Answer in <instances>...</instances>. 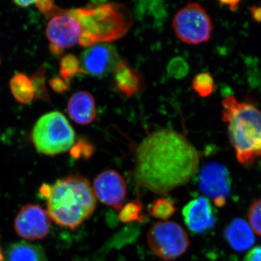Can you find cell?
Segmentation results:
<instances>
[{
    "label": "cell",
    "instance_id": "obj_1",
    "mask_svg": "<svg viewBox=\"0 0 261 261\" xmlns=\"http://www.w3.org/2000/svg\"><path fill=\"white\" fill-rule=\"evenodd\" d=\"M200 152L185 136L163 128L149 134L136 150L137 185L165 195L186 185L198 171Z\"/></svg>",
    "mask_w": 261,
    "mask_h": 261
},
{
    "label": "cell",
    "instance_id": "obj_2",
    "mask_svg": "<svg viewBox=\"0 0 261 261\" xmlns=\"http://www.w3.org/2000/svg\"><path fill=\"white\" fill-rule=\"evenodd\" d=\"M133 16L125 5L99 3L75 9L61 10L58 34L64 49L89 48L119 40L128 34Z\"/></svg>",
    "mask_w": 261,
    "mask_h": 261
},
{
    "label": "cell",
    "instance_id": "obj_3",
    "mask_svg": "<svg viewBox=\"0 0 261 261\" xmlns=\"http://www.w3.org/2000/svg\"><path fill=\"white\" fill-rule=\"evenodd\" d=\"M47 198V212L56 224L74 230L93 214L97 199L89 180L79 174L60 178L40 189Z\"/></svg>",
    "mask_w": 261,
    "mask_h": 261
},
{
    "label": "cell",
    "instance_id": "obj_4",
    "mask_svg": "<svg viewBox=\"0 0 261 261\" xmlns=\"http://www.w3.org/2000/svg\"><path fill=\"white\" fill-rule=\"evenodd\" d=\"M222 107V121L227 124L237 159L243 165L253 163L261 158V111L231 94L224 98Z\"/></svg>",
    "mask_w": 261,
    "mask_h": 261
},
{
    "label": "cell",
    "instance_id": "obj_5",
    "mask_svg": "<svg viewBox=\"0 0 261 261\" xmlns=\"http://www.w3.org/2000/svg\"><path fill=\"white\" fill-rule=\"evenodd\" d=\"M32 138L39 153L56 155L74 146L75 133L64 115L53 111L38 120L33 128Z\"/></svg>",
    "mask_w": 261,
    "mask_h": 261
},
{
    "label": "cell",
    "instance_id": "obj_6",
    "mask_svg": "<svg viewBox=\"0 0 261 261\" xmlns=\"http://www.w3.org/2000/svg\"><path fill=\"white\" fill-rule=\"evenodd\" d=\"M172 27L178 39L192 45L207 42L213 32L211 17L196 3H187L178 10L173 17Z\"/></svg>",
    "mask_w": 261,
    "mask_h": 261
},
{
    "label": "cell",
    "instance_id": "obj_7",
    "mask_svg": "<svg viewBox=\"0 0 261 261\" xmlns=\"http://www.w3.org/2000/svg\"><path fill=\"white\" fill-rule=\"evenodd\" d=\"M147 241L152 252L164 260L181 256L190 246V239L185 229L173 221H160L149 228Z\"/></svg>",
    "mask_w": 261,
    "mask_h": 261
},
{
    "label": "cell",
    "instance_id": "obj_8",
    "mask_svg": "<svg viewBox=\"0 0 261 261\" xmlns=\"http://www.w3.org/2000/svg\"><path fill=\"white\" fill-rule=\"evenodd\" d=\"M231 185L230 173L222 163L215 161L206 163L200 170L199 188L218 207L226 205L231 192Z\"/></svg>",
    "mask_w": 261,
    "mask_h": 261
},
{
    "label": "cell",
    "instance_id": "obj_9",
    "mask_svg": "<svg viewBox=\"0 0 261 261\" xmlns=\"http://www.w3.org/2000/svg\"><path fill=\"white\" fill-rule=\"evenodd\" d=\"M121 61L116 47L108 43L87 48L80 59L82 73L98 79L113 73Z\"/></svg>",
    "mask_w": 261,
    "mask_h": 261
},
{
    "label": "cell",
    "instance_id": "obj_10",
    "mask_svg": "<svg viewBox=\"0 0 261 261\" xmlns=\"http://www.w3.org/2000/svg\"><path fill=\"white\" fill-rule=\"evenodd\" d=\"M51 218L47 211L37 205L28 204L19 211L15 219V229L25 240H42L49 233Z\"/></svg>",
    "mask_w": 261,
    "mask_h": 261
},
{
    "label": "cell",
    "instance_id": "obj_11",
    "mask_svg": "<svg viewBox=\"0 0 261 261\" xmlns=\"http://www.w3.org/2000/svg\"><path fill=\"white\" fill-rule=\"evenodd\" d=\"M93 190L96 197L103 204L119 212L126 197L127 187L124 178L115 170H106L94 178Z\"/></svg>",
    "mask_w": 261,
    "mask_h": 261
},
{
    "label": "cell",
    "instance_id": "obj_12",
    "mask_svg": "<svg viewBox=\"0 0 261 261\" xmlns=\"http://www.w3.org/2000/svg\"><path fill=\"white\" fill-rule=\"evenodd\" d=\"M184 219L189 229L194 233H203L214 227L217 221L216 211L208 199L199 197L189 202L184 207Z\"/></svg>",
    "mask_w": 261,
    "mask_h": 261
},
{
    "label": "cell",
    "instance_id": "obj_13",
    "mask_svg": "<svg viewBox=\"0 0 261 261\" xmlns=\"http://www.w3.org/2000/svg\"><path fill=\"white\" fill-rule=\"evenodd\" d=\"M67 111L70 118L80 125L90 124L97 117L95 99L87 91L75 92L68 99Z\"/></svg>",
    "mask_w": 261,
    "mask_h": 261
},
{
    "label": "cell",
    "instance_id": "obj_14",
    "mask_svg": "<svg viewBox=\"0 0 261 261\" xmlns=\"http://www.w3.org/2000/svg\"><path fill=\"white\" fill-rule=\"evenodd\" d=\"M224 236L231 248L240 252L247 251L255 243L251 226L242 219H233L226 226Z\"/></svg>",
    "mask_w": 261,
    "mask_h": 261
},
{
    "label": "cell",
    "instance_id": "obj_15",
    "mask_svg": "<svg viewBox=\"0 0 261 261\" xmlns=\"http://www.w3.org/2000/svg\"><path fill=\"white\" fill-rule=\"evenodd\" d=\"M114 87L118 93L126 97L138 94L142 88L140 75L124 61H120L113 72Z\"/></svg>",
    "mask_w": 261,
    "mask_h": 261
},
{
    "label": "cell",
    "instance_id": "obj_16",
    "mask_svg": "<svg viewBox=\"0 0 261 261\" xmlns=\"http://www.w3.org/2000/svg\"><path fill=\"white\" fill-rule=\"evenodd\" d=\"M6 261H47L42 247L20 241L10 245L5 253Z\"/></svg>",
    "mask_w": 261,
    "mask_h": 261
},
{
    "label": "cell",
    "instance_id": "obj_17",
    "mask_svg": "<svg viewBox=\"0 0 261 261\" xmlns=\"http://www.w3.org/2000/svg\"><path fill=\"white\" fill-rule=\"evenodd\" d=\"M10 87L12 94L19 102L28 104L35 97L32 81L23 73L13 75L10 80Z\"/></svg>",
    "mask_w": 261,
    "mask_h": 261
},
{
    "label": "cell",
    "instance_id": "obj_18",
    "mask_svg": "<svg viewBox=\"0 0 261 261\" xmlns=\"http://www.w3.org/2000/svg\"><path fill=\"white\" fill-rule=\"evenodd\" d=\"M60 73L62 79L69 84L73 77L78 73H82L80 60L73 55H65L61 61Z\"/></svg>",
    "mask_w": 261,
    "mask_h": 261
},
{
    "label": "cell",
    "instance_id": "obj_19",
    "mask_svg": "<svg viewBox=\"0 0 261 261\" xmlns=\"http://www.w3.org/2000/svg\"><path fill=\"white\" fill-rule=\"evenodd\" d=\"M192 89L201 97H207L214 92L215 82L214 78L207 72H202L195 75L192 83Z\"/></svg>",
    "mask_w": 261,
    "mask_h": 261
},
{
    "label": "cell",
    "instance_id": "obj_20",
    "mask_svg": "<svg viewBox=\"0 0 261 261\" xmlns=\"http://www.w3.org/2000/svg\"><path fill=\"white\" fill-rule=\"evenodd\" d=\"M149 211L155 219L166 221L176 212V207L174 202L169 199L159 198L154 201Z\"/></svg>",
    "mask_w": 261,
    "mask_h": 261
},
{
    "label": "cell",
    "instance_id": "obj_21",
    "mask_svg": "<svg viewBox=\"0 0 261 261\" xmlns=\"http://www.w3.org/2000/svg\"><path fill=\"white\" fill-rule=\"evenodd\" d=\"M142 205L140 200L128 202L123 206L119 211V219L123 223H130L135 221H142Z\"/></svg>",
    "mask_w": 261,
    "mask_h": 261
},
{
    "label": "cell",
    "instance_id": "obj_22",
    "mask_svg": "<svg viewBox=\"0 0 261 261\" xmlns=\"http://www.w3.org/2000/svg\"><path fill=\"white\" fill-rule=\"evenodd\" d=\"M45 70L40 68L32 75L31 81L34 87L35 97L37 99L49 101V97L45 83Z\"/></svg>",
    "mask_w": 261,
    "mask_h": 261
},
{
    "label": "cell",
    "instance_id": "obj_23",
    "mask_svg": "<svg viewBox=\"0 0 261 261\" xmlns=\"http://www.w3.org/2000/svg\"><path fill=\"white\" fill-rule=\"evenodd\" d=\"M168 74L172 78L179 79L186 76L189 72V65L181 58H175L168 63Z\"/></svg>",
    "mask_w": 261,
    "mask_h": 261
},
{
    "label": "cell",
    "instance_id": "obj_24",
    "mask_svg": "<svg viewBox=\"0 0 261 261\" xmlns=\"http://www.w3.org/2000/svg\"><path fill=\"white\" fill-rule=\"evenodd\" d=\"M248 219L252 230L261 237V198L250 206Z\"/></svg>",
    "mask_w": 261,
    "mask_h": 261
},
{
    "label": "cell",
    "instance_id": "obj_25",
    "mask_svg": "<svg viewBox=\"0 0 261 261\" xmlns=\"http://www.w3.org/2000/svg\"><path fill=\"white\" fill-rule=\"evenodd\" d=\"M49 85L51 89L57 93H63L65 91L68 90L69 87V84L67 83L63 79L60 77H54L49 81Z\"/></svg>",
    "mask_w": 261,
    "mask_h": 261
},
{
    "label": "cell",
    "instance_id": "obj_26",
    "mask_svg": "<svg viewBox=\"0 0 261 261\" xmlns=\"http://www.w3.org/2000/svg\"><path fill=\"white\" fill-rule=\"evenodd\" d=\"M36 4L39 10L48 17L51 16L56 8L53 1H37Z\"/></svg>",
    "mask_w": 261,
    "mask_h": 261
},
{
    "label": "cell",
    "instance_id": "obj_27",
    "mask_svg": "<svg viewBox=\"0 0 261 261\" xmlns=\"http://www.w3.org/2000/svg\"><path fill=\"white\" fill-rule=\"evenodd\" d=\"M244 261H261V246L254 247L247 252Z\"/></svg>",
    "mask_w": 261,
    "mask_h": 261
},
{
    "label": "cell",
    "instance_id": "obj_28",
    "mask_svg": "<svg viewBox=\"0 0 261 261\" xmlns=\"http://www.w3.org/2000/svg\"><path fill=\"white\" fill-rule=\"evenodd\" d=\"M250 10H251L252 17L257 22H261V7L260 8L253 7V8H250Z\"/></svg>",
    "mask_w": 261,
    "mask_h": 261
},
{
    "label": "cell",
    "instance_id": "obj_29",
    "mask_svg": "<svg viewBox=\"0 0 261 261\" xmlns=\"http://www.w3.org/2000/svg\"><path fill=\"white\" fill-rule=\"evenodd\" d=\"M240 1H229V2H221V4L226 5L231 10H236L238 8L239 4H240Z\"/></svg>",
    "mask_w": 261,
    "mask_h": 261
},
{
    "label": "cell",
    "instance_id": "obj_30",
    "mask_svg": "<svg viewBox=\"0 0 261 261\" xmlns=\"http://www.w3.org/2000/svg\"><path fill=\"white\" fill-rule=\"evenodd\" d=\"M36 2L37 1H15L14 3L19 7L27 8V7L31 6L33 4H36Z\"/></svg>",
    "mask_w": 261,
    "mask_h": 261
},
{
    "label": "cell",
    "instance_id": "obj_31",
    "mask_svg": "<svg viewBox=\"0 0 261 261\" xmlns=\"http://www.w3.org/2000/svg\"><path fill=\"white\" fill-rule=\"evenodd\" d=\"M0 261H4V256H3V250H2L1 245H0Z\"/></svg>",
    "mask_w": 261,
    "mask_h": 261
}]
</instances>
